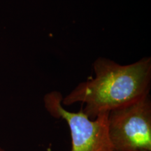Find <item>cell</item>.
Segmentation results:
<instances>
[{
	"mask_svg": "<svg viewBox=\"0 0 151 151\" xmlns=\"http://www.w3.org/2000/svg\"><path fill=\"white\" fill-rule=\"evenodd\" d=\"M94 78L81 82L63 97V106L81 103L83 111L91 120L139 101L149 95L151 59L121 65L104 58L93 63Z\"/></svg>",
	"mask_w": 151,
	"mask_h": 151,
	"instance_id": "cell-1",
	"label": "cell"
},
{
	"mask_svg": "<svg viewBox=\"0 0 151 151\" xmlns=\"http://www.w3.org/2000/svg\"><path fill=\"white\" fill-rule=\"evenodd\" d=\"M108 134L113 151H151L150 94L110 111Z\"/></svg>",
	"mask_w": 151,
	"mask_h": 151,
	"instance_id": "cell-2",
	"label": "cell"
},
{
	"mask_svg": "<svg viewBox=\"0 0 151 151\" xmlns=\"http://www.w3.org/2000/svg\"><path fill=\"white\" fill-rule=\"evenodd\" d=\"M142 151H147V150H142Z\"/></svg>",
	"mask_w": 151,
	"mask_h": 151,
	"instance_id": "cell-5",
	"label": "cell"
},
{
	"mask_svg": "<svg viewBox=\"0 0 151 151\" xmlns=\"http://www.w3.org/2000/svg\"><path fill=\"white\" fill-rule=\"evenodd\" d=\"M0 151H5V150H4V149L1 148V147H0Z\"/></svg>",
	"mask_w": 151,
	"mask_h": 151,
	"instance_id": "cell-4",
	"label": "cell"
},
{
	"mask_svg": "<svg viewBox=\"0 0 151 151\" xmlns=\"http://www.w3.org/2000/svg\"><path fill=\"white\" fill-rule=\"evenodd\" d=\"M62 99L60 92L52 91L44 96L43 102L50 116L67 122L71 135V151H113L108 134L109 113L91 120L82 107L76 113L65 109Z\"/></svg>",
	"mask_w": 151,
	"mask_h": 151,
	"instance_id": "cell-3",
	"label": "cell"
}]
</instances>
